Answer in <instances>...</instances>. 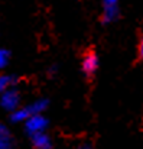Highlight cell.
<instances>
[{
	"label": "cell",
	"mask_w": 143,
	"mask_h": 149,
	"mask_svg": "<svg viewBox=\"0 0 143 149\" xmlns=\"http://www.w3.org/2000/svg\"><path fill=\"white\" fill-rule=\"evenodd\" d=\"M81 67H83V71H84V74L87 77H93L94 75L95 71L98 70V56H97V54L94 51H88L84 55Z\"/></svg>",
	"instance_id": "277c9868"
},
{
	"label": "cell",
	"mask_w": 143,
	"mask_h": 149,
	"mask_svg": "<svg viewBox=\"0 0 143 149\" xmlns=\"http://www.w3.org/2000/svg\"><path fill=\"white\" fill-rule=\"evenodd\" d=\"M0 149H13V142L9 130L4 125L0 123Z\"/></svg>",
	"instance_id": "8992f818"
},
{
	"label": "cell",
	"mask_w": 143,
	"mask_h": 149,
	"mask_svg": "<svg viewBox=\"0 0 143 149\" xmlns=\"http://www.w3.org/2000/svg\"><path fill=\"white\" fill-rule=\"evenodd\" d=\"M119 17V0H103V23H111Z\"/></svg>",
	"instance_id": "3957f363"
},
{
	"label": "cell",
	"mask_w": 143,
	"mask_h": 149,
	"mask_svg": "<svg viewBox=\"0 0 143 149\" xmlns=\"http://www.w3.org/2000/svg\"><path fill=\"white\" fill-rule=\"evenodd\" d=\"M16 77L13 75H6V74H1L0 75V94L6 90H9L10 87H13L16 84Z\"/></svg>",
	"instance_id": "ba28073f"
},
{
	"label": "cell",
	"mask_w": 143,
	"mask_h": 149,
	"mask_svg": "<svg viewBox=\"0 0 143 149\" xmlns=\"http://www.w3.org/2000/svg\"><path fill=\"white\" fill-rule=\"evenodd\" d=\"M139 58L143 61V38L140 41V44H139Z\"/></svg>",
	"instance_id": "30bf717a"
},
{
	"label": "cell",
	"mask_w": 143,
	"mask_h": 149,
	"mask_svg": "<svg viewBox=\"0 0 143 149\" xmlns=\"http://www.w3.org/2000/svg\"><path fill=\"white\" fill-rule=\"evenodd\" d=\"M9 58H10V54H9V51L0 48V70H3V68L7 65V62H9Z\"/></svg>",
	"instance_id": "9c48e42d"
},
{
	"label": "cell",
	"mask_w": 143,
	"mask_h": 149,
	"mask_svg": "<svg viewBox=\"0 0 143 149\" xmlns=\"http://www.w3.org/2000/svg\"><path fill=\"white\" fill-rule=\"evenodd\" d=\"M81 149H93V148H91V146H83Z\"/></svg>",
	"instance_id": "8fae6325"
},
{
	"label": "cell",
	"mask_w": 143,
	"mask_h": 149,
	"mask_svg": "<svg viewBox=\"0 0 143 149\" xmlns=\"http://www.w3.org/2000/svg\"><path fill=\"white\" fill-rule=\"evenodd\" d=\"M19 103H20V96H19V91L13 87H10L9 90L3 91L1 93V97H0V104L4 110L7 111H15L16 109H19Z\"/></svg>",
	"instance_id": "6da1fadb"
},
{
	"label": "cell",
	"mask_w": 143,
	"mask_h": 149,
	"mask_svg": "<svg viewBox=\"0 0 143 149\" xmlns=\"http://www.w3.org/2000/svg\"><path fill=\"white\" fill-rule=\"evenodd\" d=\"M31 139H32V145L35 149H51L52 148V142L49 139L45 132H38V133H33L31 135Z\"/></svg>",
	"instance_id": "5b68a950"
},
{
	"label": "cell",
	"mask_w": 143,
	"mask_h": 149,
	"mask_svg": "<svg viewBox=\"0 0 143 149\" xmlns=\"http://www.w3.org/2000/svg\"><path fill=\"white\" fill-rule=\"evenodd\" d=\"M48 126V120L41 116L39 113L38 114H32L29 116L26 120H25V129L29 135H33V133H38V132H44L45 127Z\"/></svg>",
	"instance_id": "7a4b0ae2"
},
{
	"label": "cell",
	"mask_w": 143,
	"mask_h": 149,
	"mask_svg": "<svg viewBox=\"0 0 143 149\" xmlns=\"http://www.w3.org/2000/svg\"><path fill=\"white\" fill-rule=\"evenodd\" d=\"M29 116H32L28 110V107H22V109H16L15 111H12L10 114V120L13 123H17V122H25Z\"/></svg>",
	"instance_id": "52a82bcc"
}]
</instances>
